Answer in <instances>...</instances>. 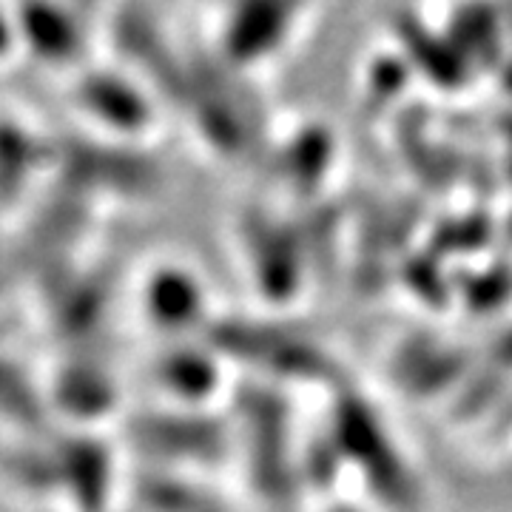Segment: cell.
Here are the masks:
<instances>
[{"instance_id": "cell-1", "label": "cell", "mask_w": 512, "mask_h": 512, "mask_svg": "<svg viewBox=\"0 0 512 512\" xmlns=\"http://www.w3.org/2000/svg\"><path fill=\"white\" fill-rule=\"evenodd\" d=\"M20 43V20H12V9L0 6V66H6Z\"/></svg>"}]
</instances>
